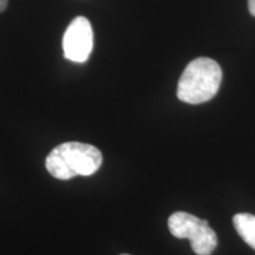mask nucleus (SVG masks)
Instances as JSON below:
<instances>
[{"instance_id":"1","label":"nucleus","mask_w":255,"mask_h":255,"mask_svg":"<svg viewBox=\"0 0 255 255\" xmlns=\"http://www.w3.org/2000/svg\"><path fill=\"white\" fill-rule=\"evenodd\" d=\"M103 156L100 149L81 142H66L57 145L47 155L45 167L58 180L76 176H90L101 168Z\"/></svg>"},{"instance_id":"2","label":"nucleus","mask_w":255,"mask_h":255,"mask_svg":"<svg viewBox=\"0 0 255 255\" xmlns=\"http://www.w3.org/2000/svg\"><path fill=\"white\" fill-rule=\"evenodd\" d=\"M222 70L215 60L200 57L188 64L177 84L178 100L188 104H201L218 94Z\"/></svg>"},{"instance_id":"3","label":"nucleus","mask_w":255,"mask_h":255,"mask_svg":"<svg viewBox=\"0 0 255 255\" xmlns=\"http://www.w3.org/2000/svg\"><path fill=\"white\" fill-rule=\"evenodd\" d=\"M168 227L175 238L188 239L197 255H210L218 246L216 233L209 227L208 221L189 213H174L168 220Z\"/></svg>"},{"instance_id":"4","label":"nucleus","mask_w":255,"mask_h":255,"mask_svg":"<svg viewBox=\"0 0 255 255\" xmlns=\"http://www.w3.org/2000/svg\"><path fill=\"white\" fill-rule=\"evenodd\" d=\"M94 49V31L85 17H77L70 23L63 37V51L66 59L84 63Z\"/></svg>"},{"instance_id":"5","label":"nucleus","mask_w":255,"mask_h":255,"mask_svg":"<svg viewBox=\"0 0 255 255\" xmlns=\"http://www.w3.org/2000/svg\"><path fill=\"white\" fill-rule=\"evenodd\" d=\"M233 225L242 240L255 251V215L240 213L233 218Z\"/></svg>"},{"instance_id":"6","label":"nucleus","mask_w":255,"mask_h":255,"mask_svg":"<svg viewBox=\"0 0 255 255\" xmlns=\"http://www.w3.org/2000/svg\"><path fill=\"white\" fill-rule=\"evenodd\" d=\"M248 9H250L251 14L255 17V0H248Z\"/></svg>"},{"instance_id":"7","label":"nucleus","mask_w":255,"mask_h":255,"mask_svg":"<svg viewBox=\"0 0 255 255\" xmlns=\"http://www.w3.org/2000/svg\"><path fill=\"white\" fill-rule=\"evenodd\" d=\"M7 6V0H0V12H2Z\"/></svg>"},{"instance_id":"8","label":"nucleus","mask_w":255,"mask_h":255,"mask_svg":"<svg viewBox=\"0 0 255 255\" xmlns=\"http://www.w3.org/2000/svg\"><path fill=\"white\" fill-rule=\"evenodd\" d=\"M122 255H129V254H122Z\"/></svg>"}]
</instances>
